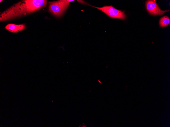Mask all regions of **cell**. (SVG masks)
Segmentation results:
<instances>
[{
	"label": "cell",
	"instance_id": "obj_7",
	"mask_svg": "<svg viewBox=\"0 0 170 127\" xmlns=\"http://www.w3.org/2000/svg\"><path fill=\"white\" fill-rule=\"evenodd\" d=\"M74 1V0H59V1L65 11L67 8L68 7L69 3Z\"/></svg>",
	"mask_w": 170,
	"mask_h": 127
},
{
	"label": "cell",
	"instance_id": "obj_5",
	"mask_svg": "<svg viewBox=\"0 0 170 127\" xmlns=\"http://www.w3.org/2000/svg\"><path fill=\"white\" fill-rule=\"evenodd\" d=\"M26 28L24 24L16 25L9 24L6 26L5 28L11 32L16 33L23 30Z\"/></svg>",
	"mask_w": 170,
	"mask_h": 127
},
{
	"label": "cell",
	"instance_id": "obj_1",
	"mask_svg": "<svg viewBox=\"0 0 170 127\" xmlns=\"http://www.w3.org/2000/svg\"><path fill=\"white\" fill-rule=\"evenodd\" d=\"M47 3L46 0L21 1L2 13L0 21H6L26 15L45 7Z\"/></svg>",
	"mask_w": 170,
	"mask_h": 127
},
{
	"label": "cell",
	"instance_id": "obj_6",
	"mask_svg": "<svg viewBox=\"0 0 170 127\" xmlns=\"http://www.w3.org/2000/svg\"><path fill=\"white\" fill-rule=\"evenodd\" d=\"M170 23V19L166 16L161 18L159 21V25L160 27H163L167 26Z\"/></svg>",
	"mask_w": 170,
	"mask_h": 127
},
{
	"label": "cell",
	"instance_id": "obj_8",
	"mask_svg": "<svg viewBox=\"0 0 170 127\" xmlns=\"http://www.w3.org/2000/svg\"><path fill=\"white\" fill-rule=\"evenodd\" d=\"M3 1V0H0V2L1 3V2H2V1Z\"/></svg>",
	"mask_w": 170,
	"mask_h": 127
},
{
	"label": "cell",
	"instance_id": "obj_2",
	"mask_svg": "<svg viewBox=\"0 0 170 127\" xmlns=\"http://www.w3.org/2000/svg\"><path fill=\"white\" fill-rule=\"evenodd\" d=\"M92 6L100 10L111 18L124 20L126 17L124 11L118 10L112 5L105 6L101 7Z\"/></svg>",
	"mask_w": 170,
	"mask_h": 127
},
{
	"label": "cell",
	"instance_id": "obj_3",
	"mask_svg": "<svg viewBox=\"0 0 170 127\" xmlns=\"http://www.w3.org/2000/svg\"><path fill=\"white\" fill-rule=\"evenodd\" d=\"M146 6L148 12L153 16L162 15L169 11L161 10L155 0L147 1L146 2Z\"/></svg>",
	"mask_w": 170,
	"mask_h": 127
},
{
	"label": "cell",
	"instance_id": "obj_4",
	"mask_svg": "<svg viewBox=\"0 0 170 127\" xmlns=\"http://www.w3.org/2000/svg\"><path fill=\"white\" fill-rule=\"evenodd\" d=\"M49 10L50 12L55 16H61L65 10L59 1L50 2H49Z\"/></svg>",
	"mask_w": 170,
	"mask_h": 127
}]
</instances>
